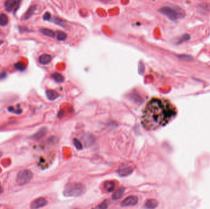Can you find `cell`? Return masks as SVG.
<instances>
[{
	"label": "cell",
	"mask_w": 210,
	"mask_h": 209,
	"mask_svg": "<svg viewBox=\"0 0 210 209\" xmlns=\"http://www.w3.org/2000/svg\"><path fill=\"white\" fill-rule=\"evenodd\" d=\"M100 1H111L112 0H100Z\"/></svg>",
	"instance_id": "obj_30"
},
{
	"label": "cell",
	"mask_w": 210,
	"mask_h": 209,
	"mask_svg": "<svg viewBox=\"0 0 210 209\" xmlns=\"http://www.w3.org/2000/svg\"><path fill=\"white\" fill-rule=\"evenodd\" d=\"M52 22H53L55 24L58 25L61 27H66V26L65 23V21L57 17H54L52 19Z\"/></svg>",
	"instance_id": "obj_15"
},
{
	"label": "cell",
	"mask_w": 210,
	"mask_h": 209,
	"mask_svg": "<svg viewBox=\"0 0 210 209\" xmlns=\"http://www.w3.org/2000/svg\"><path fill=\"white\" fill-rule=\"evenodd\" d=\"M4 42H3V41H1V40H0V45H1Z\"/></svg>",
	"instance_id": "obj_29"
},
{
	"label": "cell",
	"mask_w": 210,
	"mask_h": 209,
	"mask_svg": "<svg viewBox=\"0 0 210 209\" xmlns=\"http://www.w3.org/2000/svg\"><path fill=\"white\" fill-rule=\"evenodd\" d=\"M178 57L179 59L183 61H191L192 59V57L189 55H180L178 56Z\"/></svg>",
	"instance_id": "obj_22"
},
{
	"label": "cell",
	"mask_w": 210,
	"mask_h": 209,
	"mask_svg": "<svg viewBox=\"0 0 210 209\" xmlns=\"http://www.w3.org/2000/svg\"><path fill=\"white\" fill-rule=\"evenodd\" d=\"M133 168L126 165H122L118 170V173L120 176H127L133 172Z\"/></svg>",
	"instance_id": "obj_8"
},
{
	"label": "cell",
	"mask_w": 210,
	"mask_h": 209,
	"mask_svg": "<svg viewBox=\"0 0 210 209\" xmlns=\"http://www.w3.org/2000/svg\"><path fill=\"white\" fill-rule=\"evenodd\" d=\"M158 206V202L155 199H150L146 203V207L149 209L155 208Z\"/></svg>",
	"instance_id": "obj_17"
},
{
	"label": "cell",
	"mask_w": 210,
	"mask_h": 209,
	"mask_svg": "<svg viewBox=\"0 0 210 209\" xmlns=\"http://www.w3.org/2000/svg\"><path fill=\"white\" fill-rule=\"evenodd\" d=\"M14 66H15V68L19 71H24L25 70V69L26 68V66L24 63H21V62H18V63H15L14 64Z\"/></svg>",
	"instance_id": "obj_21"
},
{
	"label": "cell",
	"mask_w": 210,
	"mask_h": 209,
	"mask_svg": "<svg viewBox=\"0 0 210 209\" xmlns=\"http://www.w3.org/2000/svg\"><path fill=\"white\" fill-rule=\"evenodd\" d=\"M144 65L143 64V63L140 61L138 63V73L140 75L143 74L144 72Z\"/></svg>",
	"instance_id": "obj_23"
},
{
	"label": "cell",
	"mask_w": 210,
	"mask_h": 209,
	"mask_svg": "<svg viewBox=\"0 0 210 209\" xmlns=\"http://www.w3.org/2000/svg\"><path fill=\"white\" fill-rule=\"evenodd\" d=\"M2 191H3V189H2L1 185V184H0V194L2 193Z\"/></svg>",
	"instance_id": "obj_28"
},
{
	"label": "cell",
	"mask_w": 210,
	"mask_h": 209,
	"mask_svg": "<svg viewBox=\"0 0 210 209\" xmlns=\"http://www.w3.org/2000/svg\"><path fill=\"white\" fill-rule=\"evenodd\" d=\"M85 191L86 187L81 183H70L65 186L63 194L67 197H75L84 194Z\"/></svg>",
	"instance_id": "obj_2"
},
{
	"label": "cell",
	"mask_w": 210,
	"mask_h": 209,
	"mask_svg": "<svg viewBox=\"0 0 210 209\" xmlns=\"http://www.w3.org/2000/svg\"><path fill=\"white\" fill-rule=\"evenodd\" d=\"M46 95L47 98L50 101H54L59 96V93L54 90H47Z\"/></svg>",
	"instance_id": "obj_12"
},
{
	"label": "cell",
	"mask_w": 210,
	"mask_h": 209,
	"mask_svg": "<svg viewBox=\"0 0 210 209\" xmlns=\"http://www.w3.org/2000/svg\"><path fill=\"white\" fill-rule=\"evenodd\" d=\"M73 142H74V144H75L76 147L77 149H82V145H81V142H80L77 139H74Z\"/></svg>",
	"instance_id": "obj_24"
},
{
	"label": "cell",
	"mask_w": 210,
	"mask_h": 209,
	"mask_svg": "<svg viewBox=\"0 0 210 209\" xmlns=\"http://www.w3.org/2000/svg\"><path fill=\"white\" fill-rule=\"evenodd\" d=\"M52 60V57L50 55L48 54H43L41 55L39 59H38V61L41 64L43 65H47L50 63Z\"/></svg>",
	"instance_id": "obj_9"
},
{
	"label": "cell",
	"mask_w": 210,
	"mask_h": 209,
	"mask_svg": "<svg viewBox=\"0 0 210 209\" xmlns=\"http://www.w3.org/2000/svg\"><path fill=\"white\" fill-rule=\"evenodd\" d=\"M36 9V5H32L31 6L30 8L28 9V10L26 11V13L24 14V19L25 20H27L28 19H29L30 17H31V15L33 14V13H34V11Z\"/></svg>",
	"instance_id": "obj_11"
},
{
	"label": "cell",
	"mask_w": 210,
	"mask_h": 209,
	"mask_svg": "<svg viewBox=\"0 0 210 209\" xmlns=\"http://www.w3.org/2000/svg\"><path fill=\"white\" fill-rule=\"evenodd\" d=\"M51 14L49 13H48V12H46L45 13V14L43 15V19L45 20V21H49V20H50V19H51Z\"/></svg>",
	"instance_id": "obj_25"
},
{
	"label": "cell",
	"mask_w": 210,
	"mask_h": 209,
	"mask_svg": "<svg viewBox=\"0 0 210 209\" xmlns=\"http://www.w3.org/2000/svg\"><path fill=\"white\" fill-rule=\"evenodd\" d=\"M47 204V201L45 198L40 197V198L36 199L32 202L31 205V209H39V208L45 207Z\"/></svg>",
	"instance_id": "obj_7"
},
{
	"label": "cell",
	"mask_w": 210,
	"mask_h": 209,
	"mask_svg": "<svg viewBox=\"0 0 210 209\" xmlns=\"http://www.w3.org/2000/svg\"><path fill=\"white\" fill-rule=\"evenodd\" d=\"M191 38V36L189 34H183L182 36H181L180 38L177 40V42H176V44H182L185 42H187Z\"/></svg>",
	"instance_id": "obj_18"
},
{
	"label": "cell",
	"mask_w": 210,
	"mask_h": 209,
	"mask_svg": "<svg viewBox=\"0 0 210 209\" xmlns=\"http://www.w3.org/2000/svg\"><path fill=\"white\" fill-rule=\"evenodd\" d=\"M33 177V172L28 169L20 171L17 176L16 181L19 185H24L30 182Z\"/></svg>",
	"instance_id": "obj_4"
},
{
	"label": "cell",
	"mask_w": 210,
	"mask_h": 209,
	"mask_svg": "<svg viewBox=\"0 0 210 209\" xmlns=\"http://www.w3.org/2000/svg\"><path fill=\"white\" fill-rule=\"evenodd\" d=\"M116 186V184L114 181H107L104 184V188L108 192L113 191Z\"/></svg>",
	"instance_id": "obj_10"
},
{
	"label": "cell",
	"mask_w": 210,
	"mask_h": 209,
	"mask_svg": "<svg viewBox=\"0 0 210 209\" xmlns=\"http://www.w3.org/2000/svg\"><path fill=\"white\" fill-rule=\"evenodd\" d=\"M2 156V153L0 151V158Z\"/></svg>",
	"instance_id": "obj_31"
},
{
	"label": "cell",
	"mask_w": 210,
	"mask_h": 209,
	"mask_svg": "<svg viewBox=\"0 0 210 209\" xmlns=\"http://www.w3.org/2000/svg\"><path fill=\"white\" fill-rule=\"evenodd\" d=\"M108 206V204H106V202H104L103 203H102V204H100L98 207H97V208H103V209H105L107 208Z\"/></svg>",
	"instance_id": "obj_26"
},
{
	"label": "cell",
	"mask_w": 210,
	"mask_h": 209,
	"mask_svg": "<svg viewBox=\"0 0 210 209\" xmlns=\"http://www.w3.org/2000/svg\"><path fill=\"white\" fill-rule=\"evenodd\" d=\"M6 77V73L3 72L0 74V79H4Z\"/></svg>",
	"instance_id": "obj_27"
},
{
	"label": "cell",
	"mask_w": 210,
	"mask_h": 209,
	"mask_svg": "<svg viewBox=\"0 0 210 209\" xmlns=\"http://www.w3.org/2000/svg\"><path fill=\"white\" fill-rule=\"evenodd\" d=\"M9 22V18L8 15L5 14H0V25L2 27H4L8 25Z\"/></svg>",
	"instance_id": "obj_16"
},
{
	"label": "cell",
	"mask_w": 210,
	"mask_h": 209,
	"mask_svg": "<svg viewBox=\"0 0 210 209\" xmlns=\"http://www.w3.org/2000/svg\"><path fill=\"white\" fill-rule=\"evenodd\" d=\"M39 31L43 34L50 38H54L55 36V33L53 30L49 28H41Z\"/></svg>",
	"instance_id": "obj_14"
},
{
	"label": "cell",
	"mask_w": 210,
	"mask_h": 209,
	"mask_svg": "<svg viewBox=\"0 0 210 209\" xmlns=\"http://www.w3.org/2000/svg\"><path fill=\"white\" fill-rule=\"evenodd\" d=\"M124 191H125V189H124V188L122 187V188H119L118 190H117L114 193V194H113V196H112L113 199L114 200H118V199H120V198L122 197V196H123V194Z\"/></svg>",
	"instance_id": "obj_13"
},
{
	"label": "cell",
	"mask_w": 210,
	"mask_h": 209,
	"mask_svg": "<svg viewBox=\"0 0 210 209\" xmlns=\"http://www.w3.org/2000/svg\"><path fill=\"white\" fill-rule=\"evenodd\" d=\"M52 78L57 82H62L64 81V77L62 75L58 73H55L52 75Z\"/></svg>",
	"instance_id": "obj_20"
},
{
	"label": "cell",
	"mask_w": 210,
	"mask_h": 209,
	"mask_svg": "<svg viewBox=\"0 0 210 209\" xmlns=\"http://www.w3.org/2000/svg\"><path fill=\"white\" fill-rule=\"evenodd\" d=\"M176 114V108L168 100L154 98L143 110L141 123L147 130H155L168 124Z\"/></svg>",
	"instance_id": "obj_1"
},
{
	"label": "cell",
	"mask_w": 210,
	"mask_h": 209,
	"mask_svg": "<svg viewBox=\"0 0 210 209\" xmlns=\"http://www.w3.org/2000/svg\"><path fill=\"white\" fill-rule=\"evenodd\" d=\"M57 39L60 41H65L67 39V34L63 31H57Z\"/></svg>",
	"instance_id": "obj_19"
},
{
	"label": "cell",
	"mask_w": 210,
	"mask_h": 209,
	"mask_svg": "<svg viewBox=\"0 0 210 209\" xmlns=\"http://www.w3.org/2000/svg\"><path fill=\"white\" fill-rule=\"evenodd\" d=\"M159 11L167 17L170 20L175 21L178 18H182L184 17L185 13L181 10H178L175 8L169 7V6H164L161 8Z\"/></svg>",
	"instance_id": "obj_3"
},
{
	"label": "cell",
	"mask_w": 210,
	"mask_h": 209,
	"mask_svg": "<svg viewBox=\"0 0 210 209\" xmlns=\"http://www.w3.org/2000/svg\"><path fill=\"white\" fill-rule=\"evenodd\" d=\"M22 0H6L4 3V8L8 12H11L14 11L15 13L18 9Z\"/></svg>",
	"instance_id": "obj_5"
},
{
	"label": "cell",
	"mask_w": 210,
	"mask_h": 209,
	"mask_svg": "<svg viewBox=\"0 0 210 209\" xmlns=\"http://www.w3.org/2000/svg\"><path fill=\"white\" fill-rule=\"evenodd\" d=\"M138 201V199L135 196H131L127 197L125 200H123L121 203L122 207H132L134 206Z\"/></svg>",
	"instance_id": "obj_6"
}]
</instances>
